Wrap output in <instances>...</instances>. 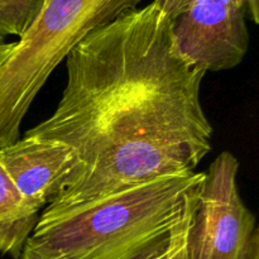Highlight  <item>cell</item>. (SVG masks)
<instances>
[{"label":"cell","mask_w":259,"mask_h":259,"mask_svg":"<svg viewBox=\"0 0 259 259\" xmlns=\"http://www.w3.org/2000/svg\"><path fill=\"white\" fill-rule=\"evenodd\" d=\"M66 68L57 108L24 134L66 144L80 162L42 214L196 172L211 151L212 126L200 100L206 73L182 57L171 22L153 2L90 33Z\"/></svg>","instance_id":"1"},{"label":"cell","mask_w":259,"mask_h":259,"mask_svg":"<svg viewBox=\"0 0 259 259\" xmlns=\"http://www.w3.org/2000/svg\"><path fill=\"white\" fill-rule=\"evenodd\" d=\"M204 172L141 182L86 204L42 214L25 248L43 259H133L172 232Z\"/></svg>","instance_id":"2"},{"label":"cell","mask_w":259,"mask_h":259,"mask_svg":"<svg viewBox=\"0 0 259 259\" xmlns=\"http://www.w3.org/2000/svg\"><path fill=\"white\" fill-rule=\"evenodd\" d=\"M143 0H45L0 65V148L20 126L51 73L90 33L139 8Z\"/></svg>","instance_id":"3"},{"label":"cell","mask_w":259,"mask_h":259,"mask_svg":"<svg viewBox=\"0 0 259 259\" xmlns=\"http://www.w3.org/2000/svg\"><path fill=\"white\" fill-rule=\"evenodd\" d=\"M239 167L225 151L204 172L186 235L187 259H259L257 223L240 196Z\"/></svg>","instance_id":"4"},{"label":"cell","mask_w":259,"mask_h":259,"mask_svg":"<svg viewBox=\"0 0 259 259\" xmlns=\"http://www.w3.org/2000/svg\"><path fill=\"white\" fill-rule=\"evenodd\" d=\"M182 57L206 72L232 70L249 48L247 0H153Z\"/></svg>","instance_id":"5"},{"label":"cell","mask_w":259,"mask_h":259,"mask_svg":"<svg viewBox=\"0 0 259 259\" xmlns=\"http://www.w3.org/2000/svg\"><path fill=\"white\" fill-rule=\"evenodd\" d=\"M0 164L22 196L39 211L67 189L80 167L68 146L30 137L0 148Z\"/></svg>","instance_id":"6"},{"label":"cell","mask_w":259,"mask_h":259,"mask_svg":"<svg viewBox=\"0 0 259 259\" xmlns=\"http://www.w3.org/2000/svg\"><path fill=\"white\" fill-rule=\"evenodd\" d=\"M39 217L0 164V254L19 257Z\"/></svg>","instance_id":"7"},{"label":"cell","mask_w":259,"mask_h":259,"mask_svg":"<svg viewBox=\"0 0 259 259\" xmlns=\"http://www.w3.org/2000/svg\"><path fill=\"white\" fill-rule=\"evenodd\" d=\"M45 0H0V45L8 37L19 39L29 28Z\"/></svg>","instance_id":"8"},{"label":"cell","mask_w":259,"mask_h":259,"mask_svg":"<svg viewBox=\"0 0 259 259\" xmlns=\"http://www.w3.org/2000/svg\"><path fill=\"white\" fill-rule=\"evenodd\" d=\"M197 192L196 195L192 197L191 202H190L189 207H187L186 212H185V215L182 217V219L177 223L176 227L172 229V232L169 233L167 237H164L163 239L158 240L156 244L149 247L148 249H146L143 253H141V254L137 255V257L133 259H169L171 258L172 253L175 252L176 247L179 245L180 240L184 238V235L186 234L187 229H189L192 212H194L195 204H196Z\"/></svg>","instance_id":"9"},{"label":"cell","mask_w":259,"mask_h":259,"mask_svg":"<svg viewBox=\"0 0 259 259\" xmlns=\"http://www.w3.org/2000/svg\"><path fill=\"white\" fill-rule=\"evenodd\" d=\"M248 19L252 20L254 24L259 23V0H247Z\"/></svg>","instance_id":"10"},{"label":"cell","mask_w":259,"mask_h":259,"mask_svg":"<svg viewBox=\"0 0 259 259\" xmlns=\"http://www.w3.org/2000/svg\"><path fill=\"white\" fill-rule=\"evenodd\" d=\"M186 235H187V232H186V234L184 235V238L180 240L179 245H177L176 249H175V252L172 253L171 258L169 259H187V257H186Z\"/></svg>","instance_id":"11"},{"label":"cell","mask_w":259,"mask_h":259,"mask_svg":"<svg viewBox=\"0 0 259 259\" xmlns=\"http://www.w3.org/2000/svg\"><path fill=\"white\" fill-rule=\"evenodd\" d=\"M13 46H14V42L3 43V45H0V65H2L3 61L8 57V55H9L10 51H12Z\"/></svg>","instance_id":"12"},{"label":"cell","mask_w":259,"mask_h":259,"mask_svg":"<svg viewBox=\"0 0 259 259\" xmlns=\"http://www.w3.org/2000/svg\"><path fill=\"white\" fill-rule=\"evenodd\" d=\"M14 259H43V258L39 257V255H38L35 252H33V250L28 249V248L24 247V249H23V252L20 253L19 257Z\"/></svg>","instance_id":"13"}]
</instances>
